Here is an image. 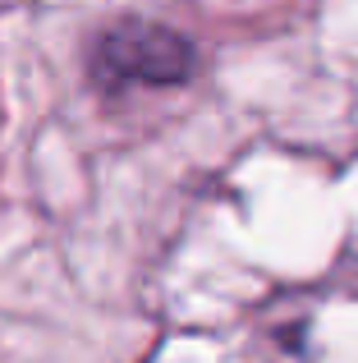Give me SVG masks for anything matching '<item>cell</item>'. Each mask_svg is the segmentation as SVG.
<instances>
[{"mask_svg": "<svg viewBox=\"0 0 358 363\" xmlns=\"http://www.w3.org/2000/svg\"><path fill=\"white\" fill-rule=\"evenodd\" d=\"M197 51L184 33L147 18H125L106 28L92 46L88 74L101 92H129V88H179L193 74Z\"/></svg>", "mask_w": 358, "mask_h": 363, "instance_id": "6da1fadb", "label": "cell"}]
</instances>
